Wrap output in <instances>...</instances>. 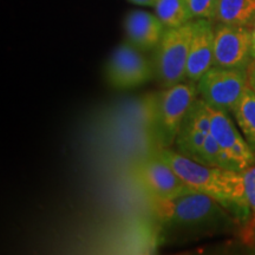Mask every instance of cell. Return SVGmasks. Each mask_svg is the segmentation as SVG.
<instances>
[{
	"mask_svg": "<svg viewBox=\"0 0 255 255\" xmlns=\"http://www.w3.org/2000/svg\"><path fill=\"white\" fill-rule=\"evenodd\" d=\"M148 203L156 221L165 231L207 237L232 231L235 225L232 210L214 197L199 191L175 199L149 196Z\"/></svg>",
	"mask_w": 255,
	"mask_h": 255,
	"instance_id": "6da1fadb",
	"label": "cell"
},
{
	"mask_svg": "<svg viewBox=\"0 0 255 255\" xmlns=\"http://www.w3.org/2000/svg\"><path fill=\"white\" fill-rule=\"evenodd\" d=\"M151 155L170 165L193 190L214 197L233 213H242L240 171L202 164L170 148L158 146Z\"/></svg>",
	"mask_w": 255,
	"mask_h": 255,
	"instance_id": "7a4b0ae2",
	"label": "cell"
},
{
	"mask_svg": "<svg viewBox=\"0 0 255 255\" xmlns=\"http://www.w3.org/2000/svg\"><path fill=\"white\" fill-rule=\"evenodd\" d=\"M197 97L199 90L196 82L193 81L181 82L156 95L151 126L159 148H170L175 144L183 121Z\"/></svg>",
	"mask_w": 255,
	"mask_h": 255,
	"instance_id": "3957f363",
	"label": "cell"
},
{
	"mask_svg": "<svg viewBox=\"0 0 255 255\" xmlns=\"http://www.w3.org/2000/svg\"><path fill=\"white\" fill-rule=\"evenodd\" d=\"M193 20L178 27L165 28L157 47L154 50L152 66L155 79L161 87L170 88L187 79Z\"/></svg>",
	"mask_w": 255,
	"mask_h": 255,
	"instance_id": "277c9868",
	"label": "cell"
},
{
	"mask_svg": "<svg viewBox=\"0 0 255 255\" xmlns=\"http://www.w3.org/2000/svg\"><path fill=\"white\" fill-rule=\"evenodd\" d=\"M196 85L199 96L207 105L232 114L250 81L247 69L212 66Z\"/></svg>",
	"mask_w": 255,
	"mask_h": 255,
	"instance_id": "5b68a950",
	"label": "cell"
},
{
	"mask_svg": "<svg viewBox=\"0 0 255 255\" xmlns=\"http://www.w3.org/2000/svg\"><path fill=\"white\" fill-rule=\"evenodd\" d=\"M105 77L117 90H131L155 78L152 62L129 41L113 51L105 65Z\"/></svg>",
	"mask_w": 255,
	"mask_h": 255,
	"instance_id": "8992f818",
	"label": "cell"
},
{
	"mask_svg": "<svg viewBox=\"0 0 255 255\" xmlns=\"http://www.w3.org/2000/svg\"><path fill=\"white\" fill-rule=\"evenodd\" d=\"M131 176L149 196L157 199H175L195 191L170 165L151 154L133 165Z\"/></svg>",
	"mask_w": 255,
	"mask_h": 255,
	"instance_id": "52a82bcc",
	"label": "cell"
},
{
	"mask_svg": "<svg viewBox=\"0 0 255 255\" xmlns=\"http://www.w3.org/2000/svg\"><path fill=\"white\" fill-rule=\"evenodd\" d=\"M250 26L218 23L214 26V66L248 69L252 59Z\"/></svg>",
	"mask_w": 255,
	"mask_h": 255,
	"instance_id": "ba28073f",
	"label": "cell"
},
{
	"mask_svg": "<svg viewBox=\"0 0 255 255\" xmlns=\"http://www.w3.org/2000/svg\"><path fill=\"white\" fill-rule=\"evenodd\" d=\"M210 132L229 155L238 171L255 163V152L231 119V113L209 107Z\"/></svg>",
	"mask_w": 255,
	"mask_h": 255,
	"instance_id": "9c48e42d",
	"label": "cell"
},
{
	"mask_svg": "<svg viewBox=\"0 0 255 255\" xmlns=\"http://www.w3.org/2000/svg\"><path fill=\"white\" fill-rule=\"evenodd\" d=\"M214 66V25L210 19H194L189 56L187 63V81L197 82Z\"/></svg>",
	"mask_w": 255,
	"mask_h": 255,
	"instance_id": "30bf717a",
	"label": "cell"
},
{
	"mask_svg": "<svg viewBox=\"0 0 255 255\" xmlns=\"http://www.w3.org/2000/svg\"><path fill=\"white\" fill-rule=\"evenodd\" d=\"M165 28L157 15L141 9L131 11L124 20L128 41L142 52L154 51L157 47Z\"/></svg>",
	"mask_w": 255,
	"mask_h": 255,
	"instance_id": "8fae6325",
	"label": "cell"
},
{
	"mask_svg": "<svg viewBox=\"0 0 255 255\" xmlns=\"http://www.w3.org/2000/svg\"><path fill=\"white\" fill-rule=\"evenodd\" d=\"M255 18V0H218L213 21L250 26Z\"/></svg>",
	"mask_w": 255,
	"mask_h": 255,
	"instance_id": "7c38bea8",
	"label": "cell"
},
{
	"mask_svg": "<svg viewBox=\"0 0 255 255\" xmlns=\"http://www.w3.org/2000/svg\"><path fill=\"white\" fill-rule=\"evenodd\" d=\"M232 115L242 135L255 152V90L251 84L244 91Z\"/></svg>",
	"mask_w": 255,
	"mask_h": 255,
	"instance_id": "4fadbf2b",
	"label": "cell"
},
{
	"mask_svg": "<svg viewBox=\"0 0 255 255\" xmlns=\"http://www.w3.org/2000/svg\"><path fill=\"white\" fill-rule=\"evenodd\" d=\"M206 136L187 119H184L180 132L176 137V150L194 161L203 164V146Z\"/></svg>",
	"mask_w": 255,
	"mask_h": 255,
	"instance_id": "5bb4252c",
	"label": "cell"
},
{
	"mask_svg": "<svg viewBox=\"0 0 255 255\" xmlns=\"http://www.w3.org/2000/svg\"><path fill=\"white\" fill-rule=\"evenodd\" d=\"M154 7L156 15L167 28L182 26L193 20L186 0H157Z\"/></svg>",
	"mask_w": 255,
	"mask_h": 255,
	"instance_id": "9a60e30c",
	"label": "cell"
},
{
	"mask_svg": "<svg viewBox=\"0 0 255 255\" xmlns=\"http://www.w3.org/2000/svg\"><path fill=\"white\" fill-rule=\"evenodd\" d=\"M241 193L245 209L255 219V163L240 171Z\"/></svg>",
	"mask_w": 255,
	"mask_h": 255,
	"instance_id": "2e32d148",
	"label": "cell"
},
{
	"mask_svg": "<svg viewBox=\"0 0 255 255\" xmlns=\"http://www.w3.org/2000/svg\"><path fill=\"white\" fill-rule=\"evenodd\" d=\"M191 19H210L215 15L218 0H186Z\"/></svg>",
	"mask_w": 255,
	"mask_h": 255,
	"instance_id": "e0dca14e",
	"label": "cell"
},
{
	"mask_svg": "<svg viewBox=\"0 0 255 255\" xmlns=\"http://www.w3.org/2000/svg\"><path fill=\"white\" fill-rule=\"evenodd\" d=\"M251 30V53H252V59H255V18L253 19L250 25Z\"/></svg>",
	"mask_w": 255,
	"mask_h": 255,
	"instance_id": "ac0fdd59",
	"label": "cell"
},
{
	"mask_svg": "<svg viewBox=\"0 0 255 255\" xmlns=\"http://www.w3.org/2000/svg\"><path fill=\"white\" fill-rule=\"evenodd\" d=\"M248 81H250L251 87H255V59H253L247 69Z\"/></svg>",
	"mask_w": 255,
	"mask_h": 255,
	"instance_id": "d6986e66",
	"label": "cell"
},
{
	"mask_svg": "<svg viewBox=\"0 0 255 255\" xmlns=\"http://www.w3.org/2000/svg\"><path fill=\"white\" fill-rule=\"evenodd\" d=\"M132 4L139 5V6H149V7H154L157 0H129Z\"/></svg>",
	"mask_w": 255,
	"mask_h": 255,
	"instance_id": "ffe728a7",
	"label": "cell"
},
{
	"mask_svg": "<svg viewBox=\"0 0 255 255\" xmlns=\"http://www.w3.org/2000/svg\"><path fill=\"white\" fill-rule=\"evenodd\" d=\"M252 88H253V89H254V90H255V87H252Z\"/></svg>",
	"mask_w": 255,
	"mask_h": 255,
	"instance_id": "44dd1931",
	"label": "cell"
}]
</instances>
